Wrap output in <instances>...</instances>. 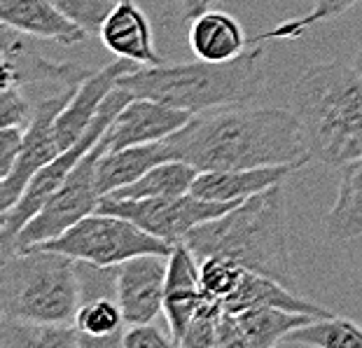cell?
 <instances>
[{"label":"cell","instance_id":"obj_1","mask_svg":"<svg viewBox=\"0 0 362 348\" xmlns=\"http://www.w3.org/2000/svg\"><path fill=\"white\" fill-rule=\"evenodd\" d=\"M164 143L168 159L189 161L199 171L306 166L313 161L292 108L232 105L202 112Z\"/></svg>","mask_w":362,"mask_h":348},{"label":"cell","instance_id":"obj_2","mask_svg":"<svg viewBox=\"0 0 362 348\" xmlns=\"http://www.w3.org/2000/svg\"><path fill=\"white\" fill-rule=\"evenodd\" d=\"M264 47L250 45L232 61H189V64L138 66L119 77L117 87L134 98H152L159 103L202 115L220 108H232L257 98L264 87Z\"/></svg>","mask_w":362,"mask_h":348},{"label":"cell","instance_id":"obj_3","mask_svg":"<svg viewBox=\"0 0 362 348\" xmlns=\"http://www.w3.org/2000/svg\"><path fill=\"white\" fill-rule=\"evenodd\" d=\"M182 243L197 255V260L211 255L225 257L295 288L283 185L259 192L220 218L199 224Z\"/></svg>","mask_w":362,"mask_h":348},{"label":"cell","instance_id":"obj_4","mask_svg":"<svg viewBox=\"0 0 362 348\" xmlns=\"http://www.w3.org/2000/svg\"><path fill=\"white\" fill-rule=\"evenodd\" d=\"M292 112L313 161L341 168L362 154V73L337 61L315 64L292 87Z\"/></svg>","mask_w":362,"mask_h":348},{"label":"cell","instance_id":"obj_5","mask_svg":"<svg viewBox=\"0 0 362 348\" xmlns=\"http://www.w3.org/2000/svg\"><path fill=\"white\" fill-rule=\"evenodd\" d=\"M80 299V267L68 255L26 248L3 257L0 318L52 325L75 323Z\"/></svg>","mask_w":362,"mask_h":348},{"label":"cell","instance_id":"obj_6","mask_svg":"<svg viewBox=\"0 0 362 348\" xmlns=\"http://www.w3.org/2000/svg\"><path fill=\"white\" fill-rule=\"evenodd\" d=\"M33 248L57 250L80 265L115 269L138 255H171L173 245L122 215L91 213L64 234Z\"/></svg>","mask_w":362,"mask_h":348},{"label":"cell","instance_id":"obj_7","mask_svg":"<svg viewBox=\"0 0 362 348\" xmlns=\"http://www.w3.org/2000/svg\"><path fill=\"white\" fill-rule=\"evenodd\" d=\"M131 98L134 96H131L127 89L115 87L110 91V96L103 100L101 110H98L94 122H91V127L84 131V136L80 141L71 145V148H66L57 159H52L47 166H42L40 171L33 175V180L28 182V187L24 190V195L19 197L17 204H14L10 211L0 213V241H3V250L10 248V243L17 238L19 231L35 218L37 211L54 197V192L66 182V178L80 164V159L105 136L107 127L112 124L119 110Z\"/></svg>","mask_w":362,"mask_h":348},{"label":"cell","instance_id":"obj_8","mask_svg":"<svg viewBox=\"0 0 362 348\" xmlns=\"http://www.w3.org/2000/svg\"><path fill=\"white\" fill-rule=\"evenodd\" d=\"M107 150L105 141L101 138L94 148H91L80 164L73 168L66 182L54 192V197L45 204L33 220H30L24 229L19 231L17 238L10 243V248L3 250V257L10 253L33 248L45 241H52L71 229L75 222H80L87 215L96 213L98 204H101V192L96 187V164L101 154Z\"/></svg>","mask_w":362,"mask_h":348},{"label":"cell","instance_id":"obj_9","mask_svg":"<svg viewBox=\"0 0 362 348\" xmlns=\"http://www.w3.org/2000/svg\"><path fill=\"white\" fill-rule=\"evenodd\" d=\"M238 204H222L208 201L197 195H175V197H152V199H115L110 195L101 197L96 211L122 215L145 231L164 238L171 245L182 243L192 229L213 218H220Z\"/></svg>","mask_w":362,"mask_h":348},{"label":"cell","instance_id":"obj_10","mask_svg":"<svg viewBox=\"0 0 362 348\" xmlns=\"http://www.w3.org/2000/svg\"><path fill=\"white\" fill-rule=\"evenodd\" d=\"M78 87H61L52 96L37 100L33 120L26 127L24 145H21L19 157L14 161V168L10 171V175L0 180V213L10 211L19 201V197L24 195V190L33 180V175L64 152L57 138V131H54V120L68 105V100L73 98Z\"/></svg>","mask_w":362,"mask_h":348},{"label":"cell","instance_id":"obj_11","mask_svg":"<svg viewBox=\"0 0 362 348\" xmlns=\"http://www.w3.org/2000/svg\"><path fill=\"white\" fill-rule=\"evenodd\" d=\"M168 255H138L115 267V295L127 325L155 323L164 313Z\"/></svg>","mask_w":362,"mask_h":348},{"label":"cell","instance_id":"obj_12","mask_svg":"<svg viewBox=\"0 0 362 348\" xmlns=\"http://www.w3.org/2000/svg\"><path fill=\"white\" fill-rule=\"evenodd\" d=\"M24 33L3 24V84L0 87H33V84H59V87H78L94 71L78 64H54L37 54L21 37Z\"/></svg>","mask_w":362,"mask_h":348},{"label":"cell","instance_id":"obj_13","mask_svg":"<svg viewBox=\"0 0 362 348\" xmlns=\"http://www.w3.org/2000/svg\"><path fill=\"white\" fill-rule=\"evenodd\" d=\"M192 117H194L192 112L159 103V100L131 98L119 110L112 124L107 127L103 141L107 150L164 141V138L173 136L175 131H180Z\"/></svg>","mask_w":362,"mask_h":348},{"label":"cell","instance_id":"obj_14","mask_svg":"<svg viewBox=\"0 0 362 348\" xmlns=\"http://www.w3.org/2000/svg\"><path fill=\"white\" fill-rule=\"evenodd\" d=\"M138 64L129 59L117 57L112 64L98 68L89 77H84L80 87L75 89L73 98L68 100V105L59 112V117L54 120V131L61 143V148H71L84 136V131L91 127V122L101 110L103 100L110 96V91L117 87L119 77L136 71Z\"/></svg>","mask_w":362,"mask_h":348},{"label":"cell","instance_id":"obj_15","mask_svg":"<svg viewBox=\"0 0 362 348\" xmlns=\"http://www.w3.org/2000/svg\"><path fill=\"white\" fill-rule=\"evenodd\" d=\"M315 315L285 311L274 306H255L229 313L222 311L218 327V346L225 348H269L281 346L283 337Z\"/></svg>","mask_w":362,"mask_h":348},{"label":"cell","instance_id":"obj_16","mask_svg":"<svg viewBox=\"0 0 362 348\" xmlns=\"http://www.w3.org/2000/svg\"><path fill=\"white\" fill-rule=\"evenodd\" d=\"M204 301L199 260L185 243H175L168 255L166 292H164V318L173 344L180 346L197 308Z\"/></svg>","mask_w":362,"mask_h":348},{"label":"cell","instance_id":"obj_17","mask_svg":"<svg viewBox=\"0 0 362 348\" xmlns=\"http://www.w3.org/2000/svg\"><path fill=\"white\" fill-rule=\"evenodd\" d=\"M98 35L115 57L129 59L138 66L164 64V57L155 47V35H152L148 14L134 0H117L107 12Z\"/></svg>","mask_w":362,"mask_h":348},{"label":"cell","instance_id":"obj_18","mask_svg":"<svg viewBox=\"0 0 362 348\" xmlns=\"http://www.w3.org/2000/svg\"><path fill=\"white\" fill-rule=\"evenodd\" d=\"M0 21L21 30L24 35L45 37L64 47H75L89 35L52 0H0Z\"/></svg>","mask_w":362,"mask_h":348},{"label":"cell","instance_id":"obj_19","mask_svg":"<svg viewBox=\"0 0 362 348\" xmlns=\"http://www.w3.org/2000/svg\"><path fill=\"white\" fill-rule=\"evenodd\" d=\"M302 166H259V168H232V171H199L192 195L222 201V204H241L276 185H283Z\"/></svg>","mask_w":362,"mask_h":348},{"label":"cell","instance_id":"obj_20","mask_svg":"<svg viewBox=\"0 0 362 348\" xmlns=\"http://www.w3.org/2000/svg\"><path fill=\"white\" fill-rule=\"evenodd\" d=\"M189 47L197 59L232 61L250 47V37L232 14L222 10H204L189 19Z\"/></svg>","mask_w":362,"mask_h":348},{"label":"cell","instance_id":"obj_21","mask_svg":"<svg viewBox=\"0 0 362 348\" xmlns=\"http://www.w3.org/2000/svg\"><path fill=\"white\" fill-rule=\"evenodd\" d=\"M255 306H274L285 308V311H297V313H309L315 318H327L334 315V311L315 304V301L295 295V288L279 283L276 278H269L264 274L250 272L245 269L241 276V283L236 285V290L225 299V311L236 313L243 308H255Z\"/></svg>","mask_w":362,"mask_h":348},{"label":"cell","instance_id":"obj_22","mask_svg":"<svg viewBox=\"0 0 362 348\" xmlns=\"http://www.w3.org/2000/svg\"><path fill=\"white\" fill-rule=\"evenodd\" d=\"M168 161L166 143L155 141L145 145H131V148L105 150L96 164V187L105 197L127 185L136 182L152 166Z\"/></svg>","mask_w":362,"mask_h":348},{"label":"cell","instance_id":"obj_23","mask_svg":"<svg viewBox=\"0 0 362 348\" xmlns=\"http://www.w3.org/2000/svg\"><path fill=\"white\" fill-rule=\"evenodd\" d=\"M325 234L332 241H353L362 236V154L339 171L334 206L325 215Z\"/></svg>","mask_w":362,"mask_h":348},{"label":"cell","instance_id":"obj_24","mask_svg":"<svg viewBox=\"0 0 362 348\" xmlns=\"http://www.w3.org/2000/svg\"><path fill=\"white\" fill-rule=\"evenodd\" d=\"M75 325L82 332V348H117L127 318L117 299L94 297L80 304Z\"/></svg>","mask_w":362,"mask_h":348},{"label":"cell","instance_id":"obj_25","mask_svg":"<svg viewBox=\"0 0 362 348\" xmlns=\"http://www.w3.org/2000/svg\"><path fill=\"white\" fill-rule=\"evenodd\" d=\"M199 175V168L192 166L189 161L182 159H168L161 164L152 166L148 173L138 178L136 182L127 185L117 192H110L115 199H152V197H175L192 192Z\"/></svg>","mask_w":362,"mask_h":348},{"label":"cell","instance_id":"obj_26","mask_svg":"<svg viewBox=\"0 0 362 348\" xmlns=\"http://www.w3.org/2000/svg\"><path fill=\"white\" fill-rule=\"evenodd\" d=\"M0 348H82L75 323H21L0 318Z\"/></svg>","mask_w":362,"mask_h":348},{"label":"cell","instance_id":"obj_27","mask_svg":"<svg viewBox=\"0 0 362 348\" xmlns=\"http://www.w3.org/2000/svg\"><path fill=\"white\" fill-rule=\"evenodd\" d=\"M281 346H311V348H362V325L341 315L313 318L299 325L283 337Z\"/></svg>","mask_w":362,"mask_h":348},{"label":"cell","instance_id":"obj_28","mask_svg":"<svg viewBox=\"0 0 362 348\" xmlns=\"http://www.w3.org/2000/svg\"><path fill=\"white\" fill-rule=\"evenodd\" d=\"M356 3H360V0H315V5L306 14H302V17H297V19L283 21V24L274 26L272 30H264V33L252 35L250 45H264L269 40H297V37H302L309 28L325 24V21L339 19Z\"/></svg>","mask_w":362,"mask_h":348},{"label":"cell","instance_id":"obj_29","mask_svg":"<svg viewBox=\"0 0 362 348\" xmlns=\"http://www.w3.org/2000/svg\"><path fill=\"white\" fill-rule=\"evenodd\" d=\"M245 272V267L236 265L232 260L225 257H202L199 260V276H202V290L204 297L222 301L232 295L236 290V285L241 283V276Z\"/></svg>","mask_w":362,"mask_h":348},{"label":"cell","instance_id":"obj_30","mask_svg":"<svg viewBox=\"0 0 362 348\" xmlns=\"http://www.w3.org/2000/svg\"><path fill=\"white\" fill-rule=\"evenodd\" d=\"M222 311H225V304H222V301L204 297L202 306L197 308L194 318H192L187 332H185L180 346H185V348L218 346V327H220Z\"/></svg>","mask_w":362,"mask_h":348},{"label":"cell","instance_id":"obj_31","mask_svg":"<svg viewBox=\"0 0 362 348\" xmlns=\"http://www.w3.org/2000/svg\"><path fill=\"white\" fill-rule=\"evenodd\" d=\"M68 19H73L75 24H80L87 33L101 30L107 12L112 10V5L117 0H52Z\"/></svg>","mask_w":362,"mask_h":348},{"label":"cell","instance_id":"obj_32","mask_svg":"<svg viewBox=\"0 0 362 348\" xmlns=\"http://www.w3.org/2000/svg\"><path fill=\"white\" fill-rule=\"evenodd\" d=\"M35 105L21 87H0V127L26 129L33 120Z\"/></svg>","mask_w":362,"mask_h":348},{"label":"cell","instance_id":"obj_33","mask_svg":"<svg viewBox=\"0 0 362 348\" xmlns=\"http://www.w3.org/2000/svg\"><path fill=\"white\" fill-rule=\"evenodd\" d=\"M122 346L124 348H166L175 346L173 337L166 335L164 330H159L157 325L143 323V325H129V330H124L122 335Z\"/></svg>","mask_w":362,"mask_h":348},{"label":"cell","instance_id":"obj_34","mask_svg":"<svg viewBox=\"0 0 362 348\" xmlns=\"http://www.w3.org/2000/svg\"><path fill=\"white\" fill-rule=\"evenodd\" d=\"M24 134L26 129L21 127H0V180L14 168V161L24 145Z\"/></svg>","mask_w":362,"mask_h":348},{"label":"cell","instance_id":"obj_35","mask_svg":"<svg viewBox=\"0 0 362 348\" xmlns=\"http://www.w3.org/2000/svg\"><path fill=\"white\" fill-rule=\"evenodd\" d=\"M353 66H356L358 71L362 73V45H360V50H358V54H356V59H353Z\"/></svg>","mask_w":362,"mask_h":348}]
</instances>
